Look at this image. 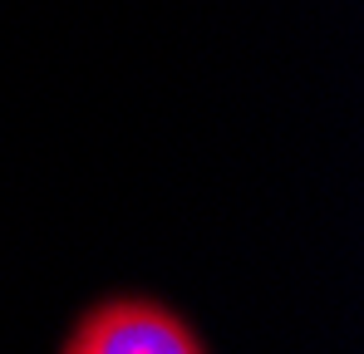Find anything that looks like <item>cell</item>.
<instances>
[{"label": "cell", "instance_id": "1", "mask_svg": "<svg viewBox=\"0 0 364 354\" xmlns=\"http://www.w3.org/2000/svg\"><path fill=\"white\" fill-rule=\"evenodd\" d=\"M60 354H207V345L178 310L143 295H119L94 305L69 330Z\"/></svg>", "mask_w": 364, "mask_h": 354}]
</instances>
